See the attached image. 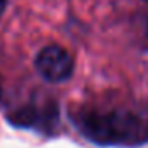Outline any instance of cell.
I'll list each match as a JSON object with an SVG mask.
<instances>
[{
	"label": "cell",
	"mask_w": 148,
	"mask_h": 148,
	"mask_svg": "<svg viewBox=\"0 0 148 148\" xmlns=\"http://www.w3.org/2000/svg\"><path fill=\"white\" fill-rule=\"evenodd\" d=\"M35 66L37 71L49 82H64L75 70L71 54L59 45L44 47L35 58Z\"/></svg>",
	"instance_id": "2"
},
{
	"label": "cell",
	"mask_w": 148,
	"mask_h": 148,
	"mask_svg": "<svg viewBox=\"0 0 148 148\" xmlns=\"http://www.w3.org/2000/svg\"><path fill=\"white\" fill-rule=\"evenodd\" d=\"M5 4H7V0H0V14L4 12V9H5Z\"/></svg>",
	"instance_id": "4"
},
{
	"label": "cell",
	"mask_w": 148,
	"mask_h": 148,
	"mask_svg": "<svg viewBox=\"0 0 148 148\" xmlns=\"http://www.w3.org/2000/svg\"><path fill=\"white\" fill-rule=\"evenodd\" d=\"M0 99H2V86H0Z\"/></svg>",
	"instance_id": "5"
},
{
	"label": "cell",
	"mask_w": 148,
	"mask_h": 148,
	"mask_svg": "<svg viewBox=\"0 0 148 148\" xmlns=\"http://www.w3.org/2000/svg\"><path fill=\"white\" fill-rule=\"evenodd\" d=\"M58 119L59 112L54 103L26 105L23 108H18L7 117V120L16 127H32V129H40L44 132H51L58 125Z\"/></svg>",
	"instance_id": "3"
},
{
	"label": "cell",
	"mask_w": 148,
	"mask_h": 148,
	"mask_svg": "<svg viewBox=\"0 0 148 148\" xmlns=\"http://www.w3.org/2000/svg\"><path fill=\"white\" fill-rule=\"evenodd\" d=\"M79 125L86 138L99 145L132 146L148 141V120L131 112H89L79 119Z\"/></svg>",
	"instance_id": "1"
},
{
	"label": "cell",
	"mask_w": 148,
	"mask_h": 148,
	"mask_svg": "<svg viewBox=\"0 0 148 148\" xmlns=\"http://www.w3.org/2000/svg\"><path fill=\"white\" fill-rule=\"evenodd\" d=\"M146 2H148V0H146Z\"/></svg>",
	"instance_id": "6"
}]
</instances>
